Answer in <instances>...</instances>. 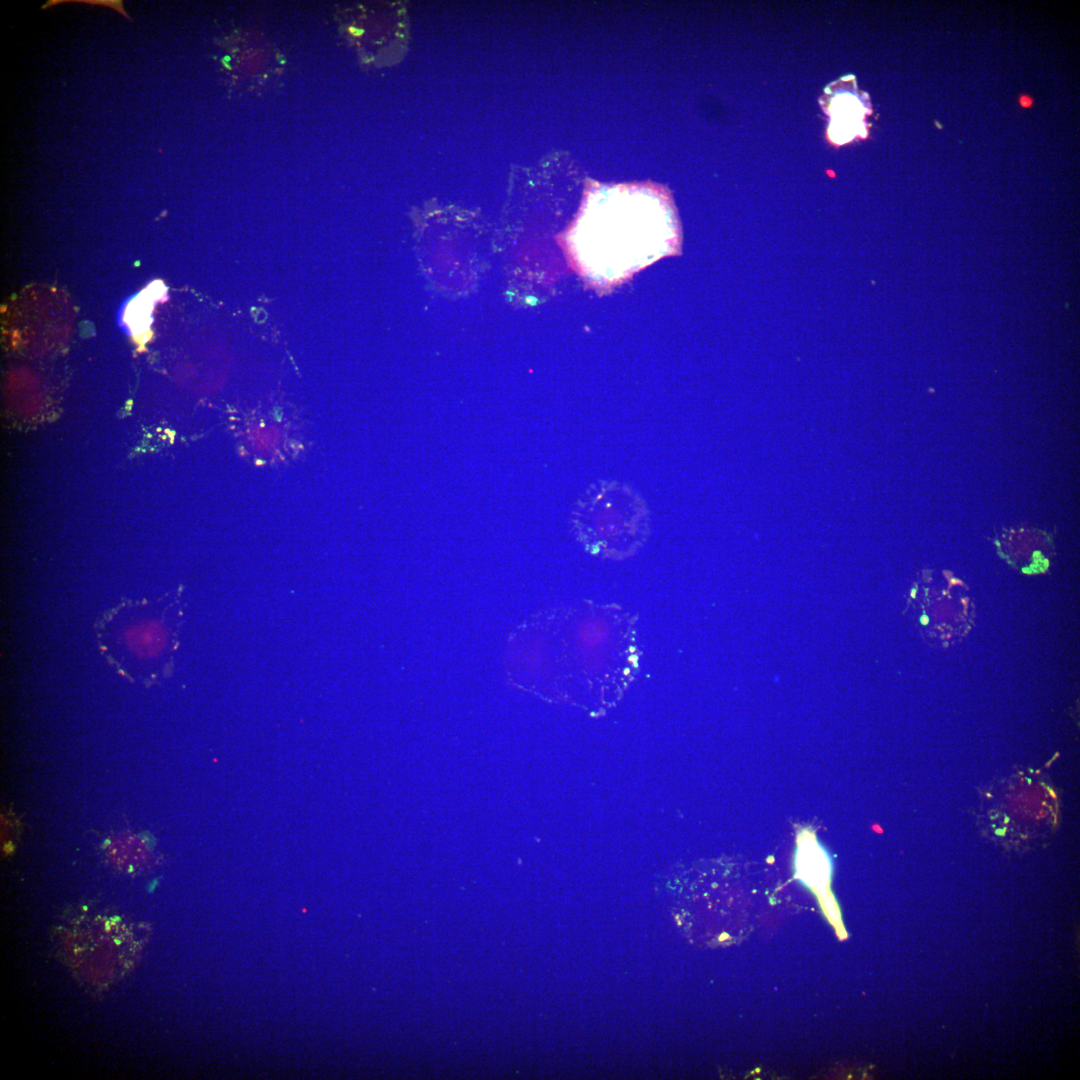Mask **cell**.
I'll use <instances>...</instances> for the list:
<instances>
[{
  "mask_svg": "<svg viewBox=\"0 0 1080 1080\" xmlns=\"http://www.w3.org/2000/svg\"><path fill=\"white\" fill-rule=\"evenodd\" d=\"M165 601L122 602L96 623L99 648L110 665L131 679L165 673L174 632Z\"/></svg>",
  "mask_w": 1080,
  "mask_h": 1080,
  "instance_id": "7a4b0ae2",
  "label": "cell"
},
{
  "mask_svg": "<svg viewBox=\"0 0 1080 1080\" xmlns=\"http://www.w3.org/2000/svg\"><path fill=\"white\" fill-rule=\"evenodd\" d=\"M821 100L830 117L828 136L832 142L844 144L861 133L866 106L844 79L832 83Z\"/></svg>",
  "mask_w": 1080,
  "mask_h": 1080,
  "instance_id": "277c9868",
  "label": "cell"
},
{
  "mask_svg": "<svg viewBox=\"0 0 1080 1080\" xmlns=\"http://www.w3.org/2000/svg\"><path fill=\"white\" fill-rule=\"evenodd\" d=\"M581 269L598 281L625 278L679 245L671 199L649 185L591 191L570 235Z\"/></svg>",
  "mask_w": 1080,
  "mask_h": 1080,
  "instance_id": "6da1fadb",
  "label": "cell"
},
{
  "mask_svg": "<svg viewBox=\"0 0 1080 1080\" xmlns=\"http://www.w3.org/2000/svg\"><path fill=\"white\" fill-rule=\"evenodd\" d=\"M620 487L599 488L593 496V510L583 504V542L593 553L607 556L630 554L647 534L644 507L626 492L617 502Z\"/></svg>",
  "mask_w": 1080,
  "mask_h": 1080,
  "instance_id": "3957f363",
  "label": "cell"
},
{
  "mask_svg": "<svg viewBox=\"0 0 1080 1080\" xmlns=\"http://www.w3.org/2000/svg\"><path fill=\"white\" fill-rule=\"evenodd\" d=\"M795 867L805 885L818 891L825 890L832 871L831 861L814 834L808 830H802L798 835Z\"/></svg>",
  "mask_w": 1080,
  "mask_h": 1080,
  "instance_id": "5b68a950",
  "label": "cell"
}]
</instances>
